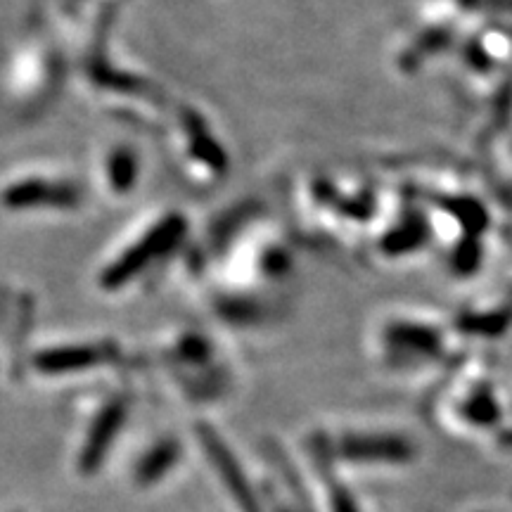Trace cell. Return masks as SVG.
<instances>
[{
	"label": "cell",
	"instance_id": "1",
	"mask_svg": "<svg viewBox=\"0 0 512 512\" xmlns=\"http://www.w3.org/2000/svg\"><path fill=\"white\" fill-rule=\"evenodd\" d=\"M181 233H183L181 219L171 216V219L162 221L155 230H150V233H147L136 247L128 249V252L121 256L117 264H114L110 271L105 273L102 283H105L107 287L124 285L128 278H133V275H138L140 271H143L150 261H155L157 256L169 252V249L174 247V242L181 238Z\"/></svg>",
	"mask_w": 512,
	"mask_h": 512
},
{
	"label": "cell",
	"instance_id": "2",
	"mask_svg": "<svg viewBox=\"0 0 512 512\" xmlns=\"http://www.w3.org/2000/svg\"><path fill=\"white\" fill-rule=\"evenodd\" d=\"M10 207H74L79 202V190L69 183L53 181H27L12 185L5 192Z\"/></svg>",
	"mask_w": 512,
	"mask_h": 512
},
{
	"label": "cell",
	"instance_id": "3",
	"mask_svg": "<svg viewBox=\"0 0 512 512\" xmlns=\"http://www.w3.org/2000/svg\"><path fill=\"white\" fill-rule=\"evenodd\" d=\"M202 441L204 446H207L211 460H214L216 470L221 472V479L226 482L230 494H233L240 508L245 512H259V503H256V498L252 494V486H249V482H245L240 465L235 463V458L230 456V451H226V446H223L221 441L216 439V434L211 432H204Z\"/></svg>",
	"mask_w": 512,
	"mask_h": 512
},
{
	"label": "cell",
	"instance_id": "4",
	"mask_svg": "<svg viewBox=\"0 0 512 512\" xmlns=\"http://www.w3.org/2000/svg\"><path fill=\"white\" fill-rule=\"evenodd\" d=\"M339 451L349 460H363V463H403L413 456L408 441L394 437H358L342 441Z\"/></svg>",
	"mask_w": 512,
	"mask_h": 512
},
{
	"label": "cell",
	"instance_id": "5",
	"mask_svg": "<svg viewBox=\"0 0 512 512\" xmlns=\"http://www.w3.org/2000/svg\"><path fill=\"white\" fill-rule=\"evenodd\" d=\"M107 356V349L79 347V349H55L41 356V368L48 370H69L100 363Z\"/></svg>",
	"mask_w": 512,
	"mask_h": 512
},
{
	"label": "cell",
	"instance_id": "6",
	"mask_svg": "<svg viewBox=\"0 0 512 512\" xmlns=\"http://www.w3.org/2000/svg\"><path fill=\"white\" fill-rule=\"evenodd\" d=\"M110 178L112 185H117L119 190H126L128 185L136 181V157L126 150L117 152L110 159Z\"/></svg>",
	"mask_w": 512,
	"mask_h": 512
}]
</instances>
